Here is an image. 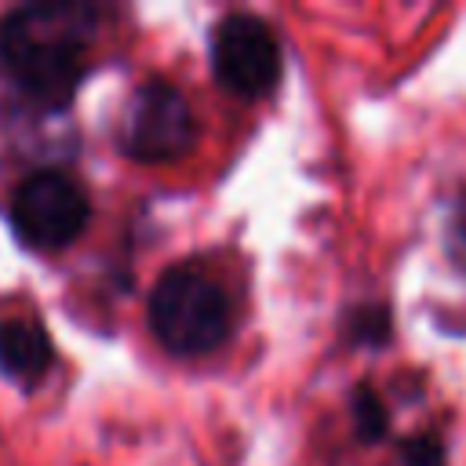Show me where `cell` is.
<instances>
[{"label":"cell","instance_id":"9c48e42d","mask_svg":"<svg viewBox=\"0 0 466 466\" xmlns=\"http://www.w3.org/2000/svg\"><path fill=\"white\" fill-rule=\"evenodd\" d=\"M400 462L404 466H444V444L433 433H411L400 444Z\"/></svg>","mask_w":466,"mask_h":466},{"label":"cell","instance_id":"ba28073f","mask_svg":"<svg viewBox=\"0 0 466 466\" xmlns=\"http://www.w3.org/2000/svg\"><path fill=\"white\" fill-rule=\"evenodd\" d=\"M390 331H393V313L386 302H368V306H357L350 317H346V335L350 342L357 346H386L390 342Z\"/></svg>","mask_w":466,"mask_h":466},{"label":"cell","instance_id":"7a4b0ae2","mask_svg":"<svg viewBox=\"0 0 466 466\" xmlns=\"http://www.w3.org/2000/svg\"><path fill=\"white\" fill-rule=\"evenodd\" d=\"M149 331L175 357H204L233 335V299L200 266L178 262L149 291Z\"/></svg>","mask_w":466,"mask_h":466},{"label":"cell","instance_id":"6da1fadb","mask_svg":"<svg viewBox=\"0 0 466 466\" xmlns=\"http://www.w3.org/2000/svg\"><path fill=\"white\" fill-rule=\"evenodd\" d=\"M98 7L76 0L22 4L0 22V66L7 80L40 109H62L91 69Z\"/></svg>","mask_w":466,"mask_h":466},{"label":"cell","instance_id":"8992f818","mask_svg":"<svg viewBox=\"0 0 466 466\" xmlns=\"http://www.w3.org/2000/svg\"><path fill=\"white\" fill-rule=\"evenodd\" d=\"M55 368L51 331L29 313L0 317V375L22 390H33Z\"/></svg>","mask_w":466,"mask_h":466},{"label":"cell","instance_id":"30bf717a","mask_svg":"<svg viewBox=\"0 0 466 466\" xmlns=\"http://www.w3.org/2000/svg\"><path fill=\"white\" fill-rule=\"evenodd\" d=\"M448 255L466 273V189L455 193L451 211H448Z\"/></svg>","mask_w":466,"mask_h":466},{"label":"cell","instance_id":"277c9868","mask_svg":"<svg viewBox=\"0 0 466 466\" xmlns=\"http://www.w3.org/2000/svg\"><path fill=\"white\" fill-rule=\"evenodd\" d=\"M91 222L87 189L55 167L25 175L11 193V229L33 251L69 248Z\"/></svg>","mask_w":466,"mask_h":466},{"label":"cell","instance_id":"3957f363","mask_svg":"<svg viewBox=\"0 0 466 466\" xmlns=\"http://www.w3.org/2000/svg\"><path fill=\"white\" fill-rule=\"evenodd\" d=\"M197 135L200 124L193 106L171 80L160 76H149L135 87L116 124V146L135 164L182 160L197 146Z\"/></svg>","mask_w":466,"mask_h":466},{"label":"cell","instance_id":"52a82bcc","mask_svg":"<svg viewBox=\"0 0 466 466\" xmlns=\"http://www.w3.org/2000/svg\"><path fill=\"white\" fill-rule=\"evenodd\" d=\"M350 419H353V430L360 441H382L386 430H390V411H386V400L379 397L375 386H357L350 393Z\"/></svg>","mask_w":466,"mask_h":466},{"label":"cell","instance_id":"5b68a950","mask_svg":"<svg viewBox=\"0 0 466 466\" xmlns=\"http://www.w3.org/2000/svg\"><path fill=\"white\" fill-rule=\"evenodd\" d=\"M211 73L237 98H266L284 73L280 36L251 11H229L211 29Z\"/></svg>","mask_w":466,"mask_h":466}]
</instances>
